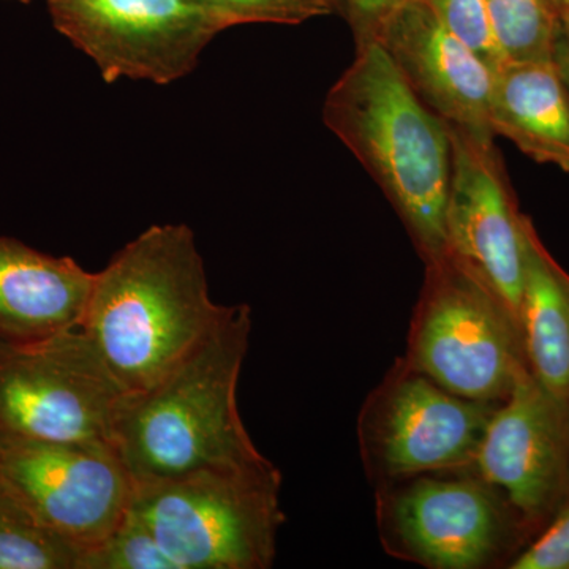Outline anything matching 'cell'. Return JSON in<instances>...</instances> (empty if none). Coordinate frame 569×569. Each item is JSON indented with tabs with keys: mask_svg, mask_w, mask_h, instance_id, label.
Returning a JSON list of instances; mask_svg holds the SVG:
<instances>
[{
	"mask_svg": "<svg viewBox=\"0 0 569 569\" xmlns=\"http://www.w3.org/2000/svg\"><path fill=\"white\" fill-rule=\"evenodd\" d=\"M0 486L84 556L122 522L134 493L121 456L104 440L0 436Z\"/></svg>",
	"mask_w": 569,
	"mask_h": 569,
	"instance_id": "cell-9",
	"label": "cell"
},
{
	"mask_svg": "<svg viewBox=\"0 0 569 569\" xmlns=\"http://www.w3.org/2000/svg\"><path fill=\"white\" fill-rule=\"evenodd\" d=\"M503 63L556 61L561 18L553 0H486Z\"/></svg>",
	"mask_w": 569,
	"mask_h": 569,
	"instance_id": "cell-17",
	"label": "cell"
},
{
	"mask_svg": "<svg viewBox=\"0 0 569 569\" xmlns=\"http://www.w3.org/2000/svg\"><path fill=\"white\" fill-rule=\"evenodd\" d=\"M500 403L463 399L397 358L359 411V455L373 488L418 475L473 470Z\"/></svg>",
	"mask_w": 569,
	"mask_h": 569,
	"instance_id": "cell-7",
	"label": "cell"
},
{
	"mask_svg": "<svg viewBox=\"0 0 569 569\" xmlns=\"http://www.w3.org/2000/svg\"><path fill=\"white\" fill-rule=\"evenodd\" d=\"M561 40L569 47V17L561 20Z\"/></svg>",
	"mask_w": 569,
	"mask_h": 569,
	"instance_id": "cell-27",
	"label": "cell"
},
{
	"mask_svg": "<svg viewBox=\"0 0 569 569\" xmlns=\"http://www.w3.org/2000/svg\"><path fill=\"white\" fill-rule=\"evenodd\" d=\"M307 6L313 7L323 13V17L329 14H339V17H347L348 0H302Z\"/></svg>",
	"mask_w": 569,
	"mask_h": 569,
	"instance_id": "cell-24",
	"label": "cell"
},
{
	"mask_svg": "<svg viewBox=\"0 0 569 569\" xmlns=\"http://www.w3.org/2000/svg\"><path fill=\"white\" fill-rule=\"evenodd\" d=\"M84 550L32 516L0 486V569H82Z\"/></svg>",
	"mask_w": 569,
	"mask_h": 569,
	"instance_id": "cell-18",
	"label": "cell"
},
{
	"mask_svg": "<svg viewBox=\"0 0 569 569\" xmlns=\"http://www.w3.org/2000/svg\"><path fill=\"white\" fill-rule=\"evenodd\" d=\"M445 126L451 141L445 211L449 253L496 296L520 329L527 217L516 203L496 141Z\"/></svg>",
	"mask_w": 569,
	"mask_h": 569,
	"instance_id": "cell-11",
	"label": "cell"
},
{
	"mask_svg": "<svg viewBox=\"0 0 569 569\" xmlns=\"http://www.w3.org/2000/svg\"><path fill=\"white\" fill-rule=\"evenodd\" d=\"M192 228L152 224L96 272L81 329L123 395L151 387L216 328Z\"/></svg>",
	"mask_w": 569,
	"mask_h": 569,
	"instance_id": "cell-1",
	"label": "cell"
},
{
	"mask_svg": "<svg viewBox=\"0 0 569 569\" xmlns=\"http://www.w3.org/2000/svg\"><path fill=\"white\" fill-rule=\"evenodd\" d=\"M18 2L29 3V2H32V0H18Z\"/></svg>",
	"mask_w": 569,
	"mask_h": 569,
	"instance_id": "cell-28",
	"label": "cell"
},
{
	"mask_svg": "<svg viewBox=\"0 0 569 569\" xmlns=\"http://www.w3.org/2000/svg\"><path fill=\"white\" fill-rule=\"evenodd\" d=\"M52 24L119 78L170 84L192 73L201 52L230 29L197 0H47Z\"/></svg>",
	"mask_w": 569,
	"mask_h": 569,
	"instance_id": "cell-10",
	"label": "cell"
},
{
	"mask_svg": "<svg viewBox=\"0 0 569 569\" xmlns=\"http://www.w3.org/2000/svg\"><path fill=\"white\" fill-rule=\"evenodd\" d=\"M82 569H174L148 527L132 511L84 556Z\"/></svg>",
	"mask_w": 569,
	"mask_h": 569,
	"instance_id": "cell-19",
	"label": "cell"
},
{
	"mask_svg": "<svg viewBox=\"0 0 569 569\" xmlns=\"http://www.w3.org/2000/svg\"><path fill=\"white\" fill-rule=\"evenodd\" d=\"M556 63L569 96V47L563 40H561V37L559 44H557Z\"/></svg>",
	"mask_w": 569,
	"mask_h": 569,
	"instance_id": "cell-25",
	"label": "cell"
},
{
	"mask_svg": "<svg viewBox=\"0 0 569 569\" xmlns=\"http://www.w3.org/2000/svg\"><path fill=\"white\" fill-rule=\"evenodd\" d=\"M323 122L380 187L422 263L447 257L448 129L377 40H356L353 62L326 96Z\"/></svg>",
	"mask_w": 569,
	"mask_h": 569,
	"instance_id": "cell-3",
	"label": "cell"
},
{
	"mask_svg": "<svg viewBox=\"0 0 569 569\" xmlns=\"http://www.w3.org/2000/svg\"><path fill=\"white\" fill-rule=\"evenodd\" d=\"M282 471L266 458L134 486L130 511L174 569H269L284 523Z\"/></svg>",
	"mask_w": 569,
	"mask_h": 569,
	"instance_id": "cell-4",
	"label": "cell"
},
{
	"mask_svg": "<svg viewBox=\"0 0 569 569\" xmlns=\"http://www.w3.org/2000/svg\"><path fill=\"white\" fill-rule=\"evenodd\" d=\"M489 123L538 163L569 174V96L556 61L505 63L493 77Z\"/></svg>",
	"mask_w": 569,
	"mask_h": 569,
	"instance_id": "cell-15",
	"label": "cell"
},
{
	"mask_svg": "<svg viewBox=\"0 0 569 569\" xmlns=\"http://www.w3.org/2000/svg\"><path fill=\"white\" fill-rule=\"evenodd\" d=\"M122 397L81 328L33 342L0 337V436L111 441Z\"/></svg>",
	"mask_w": 569,
	"mask_h": 569,
	"instance_id": "cell-8",
	"label": "cell"
},
{
	"mask_svg": "<svg viewBox=\"0 0 569 569\" xmlns=\"http://www.w3.org/2000/svg\"><path fill=\"white\" fill-rule=\"evenodd\" d=\"M376 518L388 556L429 569L497 567L522 522L503 493L473 470L378 486Z\"/></svg>",
	"mask_w": 569,
	"mask_h": 569,
	"instance_id": "cell-6",
	"label": "cell"
},
{
	"mask_svg": "<svg viewBox=\"0 0 569 569\" xmlns=\"http://www.w3.org/2000/svg\"><path fill=\"white\" fill-rule=\"evenodd\" d=\"M252 328L249 306H228L216 328L162 378L123 395L111 443L134 486L266 459L238 403Z\"/></svg>",
	"mask_w": 569,
	"mask_h": 569,
	"instance_id": "cell-2",
	"label": "cell"
},
{
	"mask_svg": "<svg viewBox=\"0 0 569 569\" xmlns=\"http://www.w3.org/2000/svg\"><path fill=\"white\" fill-rule=\"evenodd\" d=\"M198 3L222 18L230 28L241 24L298 26L312 18L323 17L321 11L302 0H197Z\"/></svg>",
	"mask_w": 569,
	"mask_h": 569,
	"instance_id": "cell-21",
	"label": "cell"
},
{
	"mask_svg": "<svg viewBox=\"0 0 569 569\" xmlns=\"http://www.w3.org/2000/svg\"><path fill=\"white\" fill-rule=\"evenodd\" d=\"M520 332L531 376L569 406V276L550 257L533 223H526Z\"/></svg>",
	"mask_w": 569,
	"mask_h": 569,
	"instance_id": "cell-16",
	"label": "cell"
},
{
	"mask_svg": "<svg viewBox=\"0 0 569 569\" xmlns=\"http://www.w3.org/2000/svg\"><path fill=\"white\" fill-rule=\"evenodd\" d=\"M553 3H556L557 10H559L561 20L569 17V0H553Z\"/></svg>",
	"mask_w": 569,
	"mask_h": 569,
	"instance_id": "cell-26",
	"label": "cell"
},
{
	"mask_svg": "<svg viewBox=\"0 0 569 569\" xmlns=\"http://www.w3.org/2000/svg\"><path fill=\"white\" fill-rule=\"evenodd\" d=\"M403 0H348L346 20L355 40L366 39L385 17Z\"/></svg>",
	"mask_w": 569,
	"mask_h": 569,
	"instance_id": "cell-23",
	"label": "cell"
},
{
	"mask_svg": "<svg viewBox=\"0 0 569 569\" xmlns=\"http://www.w3.org/2000/svg\"><path fill=\"white\" fill-rule=\"evenodd\" d=\"M425 266L402 358L452 395L503 402L530 370L518 325L451 253Z\"/></svg>",
	"mask_w": 569,
	"mask_h": 569,
	"instance_id": "cell-5",
	"label": "cell"
},
{
	"mask_svg": "<svg viewBox=\"0 0 569 569\" xmlns=\"http://www.w3.org/2000/svg\"><path fill=\"white\" fill-rule=\"evenodd\" d=\"M473 471L500 490L522 522L548 518L569 492V406L531 372L490 418Z\"/></svg>",
	"mask_w": 569,
	"mask_h": 569,
	"instance_id": "cell-12",
	"label": "cell"
},
{
	"mask_svg": "<svg viewBox=\"0 0 569 569\" xmlns=\"http://www.w3.org/2000/svg\"><path fill=\"white\" fill-rule=\"evenodd\" d=\"M456 39L477 52L490 69L503 67L486 0H422Z\"/></svg>",
	"mask_w": 569,
	"mask_h": 569,
	"instance_id": "cell-20",
	"label": "cell"
},
{
	"mask_svg": "<svg viewBox=\"0 0 569 569\" xmlns=\"http://www.w3.org/2000/svg\"><path fill=\"white\" fill-rule=\"evenodd\" d=\"M509 569H569V507L561 508L538 539L519 552Z\"/></svg>",
	"mask_w": 569,
	"mask_h": 569,
	"instance_id": "cell-22",
	"label": "cell"
},
{
	"mask_svg": "<svg viewBox=\"0 0 569 569\" xmlns=\"http://www.w3.org/2000/svg\"><path fill=\"white\" fill-rule=\"evenodd\" d=\"M366 39L381 44L400 77L438 119L482 140H496L489 123L496 71L456 39L422 0H403Z\"/></svg>",
	"mask_w": 569,
	"mask_h": 569,
	"instance_id": "cell-13",
	"label": "cell"
},
{
	"mask_svg": "<svg viewBox=\"0 0 569 569\" xmlns=\"http://www.w3.org/2000/svg\"><path fill=\"white\" fill-rule=\"evenodd\" d=\"M96 272L0 238V337L33 342L81 328Z\"/></svg>",
	"mask_w": 569,
	"mask_h": 569,
	"instance_id": "cell-14",
	"label": "cell"
}]
</instances>
